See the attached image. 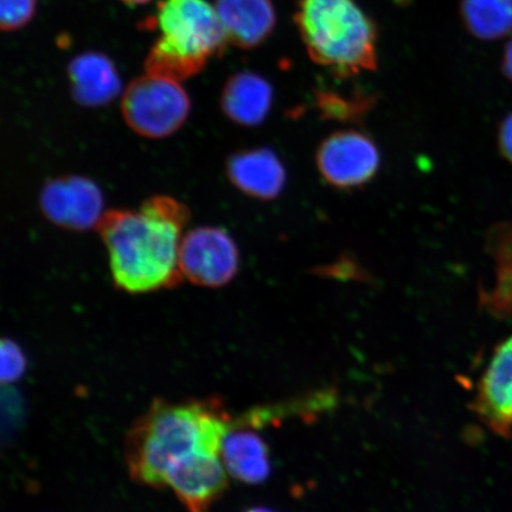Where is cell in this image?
Segmentation results:
<instances>
[{
	"label": "cell",
	"mask_w": 512,
	"mask_h": 512,
	"mask_svg": "<svg viewBox=\"0 0 512 512\" xmlns=\"http://www.w3.org/2000/svg\"><path fill=\"white\" fill-rule=\"evenodd\" d=\"M121 2L127 5H143L149 3L150 0H121Z\"/></svg>",
	"instance_id": "d4e9b609"
},
{
	"label": "cell",
	"mask_w": 512,
	"mask_h": 512,
	"mask_svg": "<svg viewBox=\"0 0 512 512\" xmlns=\"http://www.w3.org/2000/svg\"><path fill=\"white\" fill-rule=\"evenodd\" d=\"M232 420L219 399H156L126 434L128 473L138 484L166 488V476L181 460L198 452L221 453Z\"/></svg>",
	"instance_id": "7a4b0ae2"
},
{
	"label": "cell",
	"mask_w": 512,
	"mask_h": 512,
	"mask_svg": "<svg viewBox=\"0 0 512 512\" xmlns=\"http://www.w3.org/2000/svg\"><path fill=\"white\" fill-rule=\"evenodd\" d=\"M502 67L505 76L512 81V40L508 43L507 48H505Z\"/></svg>",
	"instance_id": "cb8c5ba5"
},
{
	"label": "cell",
	"mask_w": 512,
	"mask_h": 512,
	"mask_svg": "<svg viewBox=\"0 0 512 512\" xmlns=\"http://www.w3.org/2000/svg\"><path fill=\"white\" fill-rule=\"evenodd\" d=\"M239 249L223 229L201 227L185 233L179 249L183 278L203 287H222L239 270Z\"/></svg>",
	"instance_id": "52a82bcc"
},
{
	"label": "cell",
	"mask_w": 512,
	"mask_h": 512,
	"mask_svg": "<svg viewBox=\"0 0 512 512\" xmlns=\"http://www.w3.org/2000/svg\"><path fill=\"white\" fill-rule=\"evenodd\" d=\"M498 145L503 157L512 164V113L499 126Z\"/></svg>",
	"instance_id": "603a6c76"
},
{
	"label": "cell",
	"mask_w": 512,
	"mask_h": 512,
	"mask_svg": "<svg viewBox=\"0 0 512 512\" xmlns=\"http://www.w3.org/2000/svg\"><path fill=\"white\" fill-rule=\"evenodd\" d=\"M498 266L494 290L482 294V304L492 315L512 318V224L492 232L490 246Z\"/></svg>",
	"instance_id": "e0dca14e"
},
{
	"label": "cell",
	"mask_w": 512,
	"mask_h": 512,
	"mask_svg": "<svg viewBox=\"0 0 512 512\" xmlns=\"http://www.w3.org/2000/svg\"><path fill=\"white\" fill-rule=\"evenodd\" d=\"M68 79L75 101L88 107L110 104L121 89L113 62L96 51H87L70 61Z\"/></svg>",
	"instance_id": "5bb4252c"
},
{
	"label": "cell",
	"mask_w": 512,
	"mask_h": 512,
	"mask_svg": "<svg viewBox=\"0 0 512 512\" xmlns=\"http://www.w3.org/2000/svg\"><path fill=\"white\" fill-rule=\"evenodd\" d=\"M273 104L271 83L253 72L230 76L221 96V107L234 123L258 126L270 114Z\"/></svg>",
	"instance_id": "9a60e30c"
},
{
	"label": "cell",
	"mask_w": 512,
	"mask_h": 512,
	"mask_svg": "<svg viewBox=\"0 0 512 512\" xmlns=\"http://www.w3.org/2000/svg\"><path fill=\"white\" fill-rule=\"evenodd\" d=\"M156 22L160 40L191 59L208 62L228 43L215 6L206 0H162Z\"/></svg>",
	"instance_id": "5b68a950"
},
{
	"label": "cell",
	"mask_w": 512,
	"mask_h": 512,
	"mask_svg": "<svg viewBox=\"0 0 512 512\" xmlns=\"http://www.w3.org/2000/svg\"><path fill=\"white\" fill-rule=\"evenodd\" d=\"M294 23L310 59L349 78L377 68V27L355 0H296Z\"/></svg>",
	"instance_id": "3957f363"
},
{
	"label": "cell",
	"mask_w": 512,
	"mask_h": 512,
	"mask_svg": "<svg viewBox=\"0 0 512 512\" xmlns=\"http://www.w3.org/2000/svg\"><path fill=\"white\" fill-rule=\"evenodd\" d=\"M228 43L240 49H255L266 42L277 24L272 0H216Z\"/></svg>",
	"instance_id": "7c38bea8"
},
{
	"label": "cell",
	"mask_w": 512,
	"mask_h": 512,
	"mask_svg": "<svg viewBox=\"0 0 512 512\" xmlns=\"http://www.w3.org/2000/svg\"><path fill=\"white\" fill-rule=\"evenodd\" d=\"M227 175L236 189L262 201L277 198L286 183L283 162L267 147L235 153L228 160Z\"/></svg>",
	"instance_id": "8fae6325"
},
{
	"label": "cell",
	"mask_w": 512,
	"mask_h": 512,
	"mask_svg": "<svg viewBox=\"0 0 512 512\" xmlns=\"http://www.w3.org/2000/svg\"><path fill=\"white\" fill-rule=\"evenodd\" d=\"M228 476L221 453L198 452L172 467L166 486L188 512H210L227 491Z\"/></svg>",
	"instance_id": "9c48e42d"
},
{
	"label": "cell",
	"mask_w": 512,
	"mask_h": 512,
	"mask_svg": "<svg viewBox=\"0 0 512 512\" xmlns=\"http://www.w3.org/2000/svg\"><path fill=\"white\" fill-rule=\"evenodd\" d=\"M0 357H2V366H0L2 383L11 384L21 379L28 367L27 356L22 348L11 339H3Z\"/></svg>",
	"instance_id": "44dd1931"
},
{
	"label": "cell",
	"mask_w": 512,
	"mask_h": 512,
	"mask_svg": "<svg viewBox=\"0 0 512 512\" xmlns=\"http://www.w3.org/2000/svg\"><path fill=\"white\" fill-rule=\"evenodd\" d=\"M247 426H230L221 446V459L230 477L243 484L258 485L271 475L270 447Z\"/></svg>",
	"instance_id": "4fadbf2b"
},
{
	"label": "cell",
	"mask_w": 512,
	"mask_h": 512,
	"mask_svg": "<svg viewBox=\"0 0 512 512\" xmlns=\"http://www.w3.org/2000/svg\"><path fill=\"white\" fill-rule=\"evenodd\" d=\"M206 64L178 53L159 38L146 57L145 69L147 74L182 82L200 74Z\"/></svg>",
	"instance_id": "ac0fdd59"
},
{
	"label": "cell",
	"mask_w": 512,
	"mask_h": 512,
	"mask_svg": "<svg viewBox=\"0 0 512 512\" xmlns=\"http://www.w3.org/2000/svg\"><path fill=\"white\" fill-rule=\"evenodd\" d=\"M322 273L339 279H362L363 274L361 268L351 259H341L335 265L326 266Z\"/></svg>",
	"instance_id": "7402d4cb"
},
{
	"label": "cell",
	"mask_w": 512,
	"mask_h": 512,
	"mask_svg": "<svg viewBox=\"0 0 512 512\" xmlns=\"http://www.w3.org/2000/svg\"><path fill=\"white\" fill-rule=\"evenodd\" d=\"M121 112L134 132L160 139L171 136L185 123L190 99L179 82L146 73L126 87Z\"/></svg>",
	"instance_id": "277c9868"
},
{
	"label": "cell",
	"mask_w": 512,
	"mask_h": 512,
	"mask_svg": "<svg viewBox=\"0 0 512 512\" xmlns=\"http://www.w3.org/2000/svg\"><path fill=\"white\" fill-rule=\"evenodd\" d=\"M464 27L482 41H496L512 34V0H460Z\"/></svg>",
	"instance_id": "2e32d148"
},
{
	"label": "cell",
	"mask_w": 512,
	"mask_h": 512,
	"mask_svg": "<svg viewBox=\"0 0 512 512\" xmlns=\"http://www.w3.org/2000/svg\"><path fill=\"white\" fill-rule=\"evenodd\" d=\"M189 210L175 198L156 196L137 210H110L99 223L114 284L132 293L171 288L183 279L179 249Z\"/></svg>",
	"instance_id": "6da1fadb"
},
{
	"label": "cell",
	"mask_w": 512,
	"mask_h": 512,
	"mask_svg": "<svg viewBox=\"0 0 512 512\" xmlns=\"http://www.w3.org/2000/svg\"><path fill=\"white\" fill-rule=\"evenodd\" d=\"M245 512H275V511L268 509V508H264V507H254V508L246 510Z\"/></svg>",
	"instance_id": "484cf974"
},
{
	"label": "cell",
	"mask_w": 512,
	"mask_h": 512,
	"mask_svg": "<svg viewBox=\"0 0 512 512\" xmlns=\"http://www.w3.org/2000/svg\"><path fill=\"white\" fill-rule=\"evenodd\" d=\"M40 204L49 221L69 230L98 228L106 213L98 185L79 176L60 177L47 183Z\"/></svg>",
	"instance_id": "ba28073f"
},
{
	"label": "cell",
	"mask_w": 512,
	"mask_h": 512,
	"mask_svg": "<svg viewBox=\"0 0 512 512\" xmlns=\"http://www.w3.org/2000/svg\"><path fill=\"white\" fill-rule=\"evenodd\" d=\"M319 174L331 187L342 190L363 187L379 171V147L368 134L344 130L331 134L316 153Z\"/></svg>",
	"instance_id": "8992f818"
},
{
	"label": "cell",
	"mask_w": 512,
	"mask_h": 512,
	"mask_svg": "<svg viewBox=\"0 0 512 512\" xmlns=\"http://www.w3.org/2000/svg\"><path fill=\"white\" fill-rule=\"evenodd\" d=\"M375 104L373 96L357 94L354 98H344L332 92L316 93V106L320 118L338 123H358L370 112Z\"/></svg>",
	"instance_id": "d6986e66"
},
{
	"label": "cell",
	"mask_w": 512,
	"mask_h": 512,
	"mask_svg": "<svg viewBox=\"0 0 512 512\" xmlns=\"http://www.w3.org/2000/svg\"><path fill=\"white\" fill-rule=\"evenodd\" d=\"M472 409L483 424L501 437L512 435V336L492 354L480 377Z\"/></svg>",
	"instance_id": "30bf717a"
},
{
	"label": "cell",
	"mask_w": 512,
	"mask_h": 512,
	"mask_svg": "<svg viewBox=\"0 0 512 512\" xmlns=\"http://www.w3.org/2000/svg\"><path fill=\"white\" fill-rule=\"evenodd\" d=\"M37 0H2L0 28L6 32L22 29L36 12Z\"/></svg>",
	"instance_id": "ffe728a7"
}]
</instances>
